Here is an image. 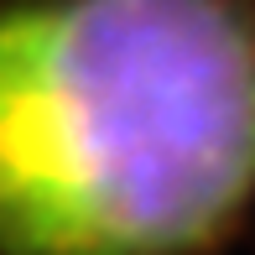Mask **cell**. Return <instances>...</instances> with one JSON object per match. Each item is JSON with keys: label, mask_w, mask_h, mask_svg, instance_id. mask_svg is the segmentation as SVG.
Masks as SVG:
<instances>
[{"label": "cell", "mask_w": 255, "mask_h": 255, "mask_svg": "<svg viewBox=\"0 0 255 255\" xmlns=\"http://www.w3.org/2000/svg\"><path fill=\"white\" fill-rule=\"evenodd\" d=\"M255 214V0H0V255H229Z\"/></svg>", "instance_id": "cell-1"}]
</instances>
